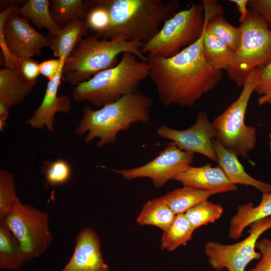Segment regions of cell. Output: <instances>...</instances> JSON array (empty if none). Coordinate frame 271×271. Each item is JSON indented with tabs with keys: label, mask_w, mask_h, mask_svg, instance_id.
Masks as SVG:
<instances>
[{
	"label": "cell",
	"mask_w": 271,
	"mask_h": 271,
	"mask_svg": "<svg viewBox=\"0 0 271 271\" xmlns=\"http://www.w3.org/2000/svg\"><path fill=\"white\" fill-rule=\"evenodd\" d=\"M176 214L161 197L148 201L143 206L137 218L140 225H153L163 232L173 223Z\"/></svg>",
	"instance_id": "cell-23"
},
{
	"label": "cell",
	"mask_w": 271,
	"mask_h": 271,
	"mask_svg": "<svg viewBox=\"0 0 271 271\" xmlns=\"http://www.w3.org/2000/svg\"><path fill=\"white\" fill-rule=\"evenodd\" d=\"M206 28L234 52L238 50L241 41V29L239 27H236L230 24L222 15L210 18L207 22Z\"/></svg>",
	"instance_id": "cell-28"
},
{
	"label": "cell",
	"mask_w": 271,
	"mask_h": 271,
	"mask_svg": "<svg viewBox=\"0 0 271 271\" xmlns=\"http://www.w3.org/2000/svg\"><path fill=\"white\" fill-rule=\"evenodd\" d=\"M202 49L206 62L212 68L227 71L231 67L234 52L206 27L203 36Z\"/></svg>",
	"instance_id": "cell-22"
},
{
	"label": "cell",
	"mask_w": 271,
	"mask_h": 271,
	"mask_svg": "<svg viewBox=\"0 0 271 271\" xmlns=\"http://www.w3.org/2000/svg\"><path fill=\"white\" fill-rule=\"evenodd\" d=\"M215 194L217 193L215 192L184 186L161 197L177 215L185 213L191 207Z\"/></svg>",
	"instance_id": "cell-24"
},
{
	"label": "cell",
	"mask_w": 271,
	"mask_h": 271,
	"mask_svg": "<svg viewBox=\"0 0 271 271\" xmlns=\"http://www.w3.org/2000/svg\"><path fill=\"white\" fill-rule=\"evenodd\" d=\"M152 105L151 98L138 91L98 110L85 105L83 117L74 132L78 136L86 134V143L98 139V148L114 144L117 133L129 129L131 124L149 122Z\"/></svg>",
	"instance_id": "cell-2"
},
{
	"label": "cell",
	"mask_w": 271,
	"mask_h": 271,
	"mask_svg": "<svg viewBox=\"0 0 271 271\" xmlns=\"http://www.w3.org/2000/svg\"><path fill=\"white\" fill-rule=\"evenodd\" d=\"M19 6L10 5L0 13V47L5 67L12 69L19 68V58L40 56L52 42V38L36 31L15 12Z\"/></svg>",
	"instance_id": "cell-9"
},
{
	"label": "cell",
	"mask_w": 271,
	"mask_h": 271,
	"mask_svg": "<svg viewBox=\"0 0 271 271\" xmlns=\"http://www.w3.org/2000/svg\"><path fill=\"white\" fill-rule=\"evenodd\" d=\"M260 77V68L253 70L247 76L237 99L212 122L215 139L237 156L246 157L256 144V129L245 124V116Z\"/></svg>",
	"instance_id": "cell-7"
},
{
	"label": "cell",
	"mask_w": 271,
	"mask_h": 271,
	"mask_svg": "<svg viewBox=\"0 0 271 271\" xmlns=\"http://www.w3.org/2000/svg\"><path fill=\"white\" fill-rule=\"evenodd\" d=\"M248 7L261 17L271 31V0H249Z\"/></svg>",
	"instance_id": "cell-36"
},
{
	"label": "cell",
	"mask_w": 271,
	"mask_h": 271,
	"mask_svg": "<svg viewBox=\"0 0 271 271\" xmlns=\"http://www.w3.org/2000/svg\"><path fill=\"white\" fill-rule=\"evenodd\" d=\"M0 222L18 240L25 262L41 255L53 240L48 213L29 204H22Z\"/></svg>",
	"instance_id": "cell-10"
},
{
	"label": "cell",
	"mask_w": 271,
	"mask_h": 271,
	"mask_svg": "<svg viewBox=\"0 0 271 271\" xmlns=\"http://www.w3.org/2000/svg\"><path fill=\"white\" fill-rule=\"evenodd\" d=\"M239 22L240 44L226 72L238 87H242L253 70L271 63V31L261 17L249 8L245 18Z\"/></svg>",
	"instance_id": "cell-8"
},
{
	"label": "cell",
	"mask_w": 271,
	"mask_h": 271,
	"mask_svg": "<svg viewBox=\"0 0 271 271\" xmlns=\"http://www.w3.org/2000/svg\"><path fill=\"white\" fill-rule=\"evenodd\" d=\"M265 103H269L270 104H271V97L269 98V99H268L266 102H265Z\"/></svg>",
	"instance_id": "cell-41"
},
{
	"label": "cell",
	"mask_w": 271,
	"mask_h": 271,
	"mask_svg": "<svg viewBox=\"0 0 271 271\" xmlns=\"http://www.w3.org/2000/svg\"><path fill=\"white\" fill-rule=\"evenodd\" d=\"M88 29L84 20H73L68 23L58 36L52 38L50 48L53 55L65 61L80 41L87 36Z\"/></svg>",
	"instance_id": "cell-20"
},
{
	"label": "cell",
	"mask_w": 271,
	"mask_h": 271,
	"mask_svg": "<svg viewBox=\"0 0 271 271\" xmlns=\"http://www.w3.org/2000/svg\"><path fill=\"white\" fill-rule=\"evenodd\" d=\"M33 86L19 68L0 69V102L9 108L23 102L32 92Z\"/></svg>",
	"instance_id": "cell-18"
},
{
	"label": "cell",
	"mask_w": 271,
	"mask_h": 271,
	"mask_svg": "<svg viewBox=\"0 0 271 271\" xmlns=\"http://www.w3.org/2000/svg\"><path fill=\"white\" fill-rule=\"evenodd\" d=\"M173 180L180 182L184 186L217 194L237 190V186L229 181L219 166L213 167L210 164L197 167L190 166Z\"/></svg>",
	"instance_id": "cell-16"
},
{
	"label": "cell",
	"mask_w": 271,
	"mask_h": 271,
	"mask_svg": "<svg viewBox=\"0 0 271 271\" xmlns=\"http://www.w3.org/2000/svg\"><path fill=\"white\" fill-rule=\"evenodd\" d=\"M142 44L129 41L123 36L109 40L100 38L96 34L87 36L65 60L62 80L76 86L114 66L118 63V56L125 52L147 62V57L141 50Z\"/></svg>",
	"instance_id": "cell-4"
},
{
	"label": "cell",
	"mask_w": 271,
	"mask_h": 271,
	"mask_svg": "<svg viewBox=\"0 0 271 271\" xmlns=\"http://www.w3.org/2000/svg\"><path fill=\"white\" fill-rule=\"evenodd\" d=\"M10 108L3 103L0 102V129L2 130L6 124Z\"/></svg>",
	"instance_id": "cell-39"
},
{
	"label": "cell",
	"mask_w": 271,
	"mask_h": 271,
	"mask_svg": "<svg viewBox=\"0 0 271 271\" xmlns=\"http://www.w3.org/2000/svg\"><path fill=\"white\" fill-rule=\"evenodd\" d=\"M39 64L32 58H19V67L22 75L33 85L40 74Z\"/></svg>",
	"instance_id": "cell-35"
},
{
	"label": "cell",
	"mask_w": 271,
	"mask_h": 271,
	"mask_svg": "<svg viewBox=\"0 0 271 271\" xmlns=\"http://www.w3.org/2000/svg\"><path fill=\"white\" fill-rule=\"evenodd\" d=\"M157 133L163 138L171 140L183 151L200 154L217 162L214 147L215 134L205 111H199L195 123L186 129L177 130L162 125L158 128Z\"/></svg>",
	"instance_id": "cell-13"
},
{
	"label": "cell",
	"mask_w": 271,
	"mask_h": 271,
	"mask_svg": "<svg viewBox=\"0 0 271 271\" xmlns=\"http://www.w3.org/2000/svg\"><path fill=\"white\" fill-rule=\"evenodd\" d=\"M223 213L221 205L204 200L190 208L184 214L195 229L218 219Z\"/></svg>",
	"instance_id": "cell-31"
},
{
	"label": "cell",
	"mask_w": 271,
	"mask_h": 271,
	"mask_svg": "<svg viewBox=\"0 0 271 271\" xmlns=\"http://www.w3.org/2000/svg\"><path fill=\"white\" fill-rule=\"evenodd\" d=\"M50 2L48 0H29L19 6L15 12L27 19L39 29L45 28L51 38L58 36L62 30L53 20L50 11Z\"/></svg>",
	"instance_id": "cell-21"
},
{
	"label": "cell",
	"mask_w": 271,
	"mask_h": 271,
	"mask_svg": "<svg viewBox=\"0 0 271 271\" xmlns=\"http://www.w3.org/2000/svg\"><path fill=\"white\" fill-rule=\"evenodd\" d=\"M64 59H51L42 61L39 64L40 74L50 80L57 74Z\"/></svg>",
	"instance_id": "cell-37"
},
{
	"label": "cell",
	"mask_w": 271,
	"mask_h": 271,
	"mask_svg": "<svg viewBox=\"0 0 271 271\" xmlns=\"http://www.w3.org/2000/svg\"><path fill=\"white\" fill-rule=\"evenodd\" d=\"M229 2L234 4L240 15L239 21L243 20L246 16L248 8V4L249 0H230Z\"/></svg>",
	"instance_id": "cell-38"
},
{
	"label": "cell",
	"mask_w": 271,
	"mask_h": 271,
	"mask_svg": "<svg viewBox=\"0 0 271 271\" xmlns=\"http://www.w3.org/2000/svg\"><path fill=\"white\" fill-rule=\"evenodd\" d=\"M89 9L84 21L88 29L96 32L100 38L106 33L110 25L109 10L105 0L88 1Z\"/></svg>",
	"instance_id": "cell-30"
},
{
	"label": "cell",
	"mask_w": 271,
	"mask_h": 271,
	"mask_svg": "<svg viewBox=\"0 0 271 271\" xmlns=\"http://www.w3.org/2000/svg\"><path fill=\"white\" fill-rule=\"evenodd\" d=\"M16 194L14 176L4 169L0 170V221L21 205Z\"/></svg>",
	"instance_id": "cell-29"
},
{
	"label": "cell",
	"mask_w": 271,
	"mask_h": 271,
	"mask_svg": "<svg viewBox=\"0 0 271 271\" xmlns=\"http://www.w3.org/2000/svg\"><path fill=\"white\" fill-rule=\"evenodd\" d=\"M214 147L218 166L222 169L229 181L235 185L250 186L258 189L262 194L271 192V184L257 180L250 176L239 161L237 156L225 148L217 139Z\"/></svg>",
	"instance_id": "cell-17"
},
{
	"label": "cell",
	"mask_w": 271,
	"mask_h": 271,
	"mask_svg": "<svg viewBox=\"0 0 271 271\" xmlns=\"http://www.w3.org/2000/svg\"><path fill=\"white\" fill-rule=\"evenodd\" d=\"M110 25L101 38L123 36L143 44L158 33L163 24L177 12V1L105 0Z\"/></svg>",
	"instance_id": "cell-3"
},
{
	"label": "cell",
	"mask_w": 271,
	"mask_h": 271,
	"mask_svg": "<svg viewBox=\"0 0 271 271\" xmlns=\"http://www.w3.org/2000/svg\"><path fill=\"white\" fill-rule=\"evenodd\" d=\"M216 3L203 0L177 12L165 22L154 37L142 44V52L170 57L195 42L201 36Z\"/></svg>",
	"instance_id": "cell-6"
},
{
	"label": "cell",
	"mask_w": 271,
	"mask_h": 271,
	"mask_svg": "<svg viewBox=\"0 0 271 271\" xmlns=\"http://www.w3.org/2000/svg\"><path fill=\"white\" fill-rule=\"evenodd\" d=\"M138 59L132 53H123L114 66L75 86L73 98L102 107L138 91L140 83L149 77L150 71L148 62Z\"/></svg>",
	"instance_id": "cell-5"
},
{
	"label": "cell",
	"mask_w": 271,
	"mask_h": 271,
	"mask_svg": "<svg viewBox=\"0 0 271 271\" xmlns=\"http://www.w3.org/2000/svg\"><path fill=\"white\" fill-rule=\"evenodd\" d=\"M65 61H63L56 75L49 80L43 99L33 115L26 123L33 128H46L54 133V121L57 112L67 113L70 111V100L67 95H58V88L62 78Z\"/></svg>",
	"instance_id": "cell-14"
},
{
	"label": "cell",
	"mask_w": 271,
	"mask_h": 271,
	"mask_svg": "<svg viewBox=\"0 0 271 271\" xmlns=\"http://www.w3.org/2000/svg\"><path fill=\"white\" fill-rule=\"evenodd\" d=\"M25 262L20 243L9 228L0 222V267L18 270Z\"/></svg>",
	"instance_id": "cell-25"
},
{
	"label": "cell",
	"mask_w": 271,
	"mask_h": 271,
	"mask_svg": "<svg viewBox=\"0 0 271 271\" xmlns=\"http://www.w3.org/2000/svg\"><path fill=\"white\" fill-rule=\"evenodd\" d=\"M194 153L180 149L173 142L151 162L137 168L126 170H112L124 179L131 180L147 177L155 187L160 188L169 180L185 171L192 163Z\"/></svg>",
	"instance_id": "cell-12"
},
{
	"label": "cell",
	"mask_w": 271,
	"mask_h": 271,
	"mask_svg": "<svg viewBox=\"0 0 271 271\" xmlns=\"http://www.w3.org/2000/svg\"><path fill=\"white\" fill-rule=\"evenodd\" d=\"M60 271H109L102 257L99 237L93 229L84 228L76 235L73 254Z\"/></svg>",
	"instance_id": "cell-15"
},
{
	"label": "cell",
	"mask_w": 271,
	"mask_h": 271,
	"mask_svg": "<svg viewBox=\"0 0 271 271\" xmlns=\"http://www.w3.org/2000/svg\"><path fill=\"white\" fill-rule=\"evenodd\" d=\"M261 254L260 260L249 271H271V240L263 238L257 241L256 245Z\"/></svg>",
	"instance_id": "cell-34"
},
{
	"label": "cell",
	"mask_w": 271,
	"mask_h": 271,
	"mask_svg": "<svg viewBox=\"0 0 271 271\" xmlns=\"http://www.w3.org/2000/svg\"><path fill=\"white\" fill-rule=\"evenodd\" d=\"M43 171L47 183L52 186L66 183L71 176L70 164L62 159L46 162Z\"/></svg>",
	"instance_id": "cell-32"
},
{
	"label": "cell",
	"mask_w": 271,
	"mask_h": 271,
	"mask_svg": "<svg viewBox=\"0 0 271 271\" xmlns=\"http://www.w3.org/2000/svg\"><path fill=\"white\" fill-rule=\"evenodd\" d=\"M248 236L241 241L232 244H224L208 241L204 251L210 266L221 271H245L248 263L261 258L259 252L255 250L259 236L271 228V217L258 220L249 225Z\"/></svg>",
	"instance_id": "cell-11"
},
{
	"label": "cell",
	"mask_w": 271,
	"mask_h": 271,
	"mask_svg": "<svg viewBox=\"0 0 271 271\" xmlns=\"http://www.w3.org/2000/svg\"><path fill=\"white\" fill-rule=\"evenodd\" d=\"M259 68L260 80L254 91L260 95L258 103L262 105L271 97V63Z\"/></svg>",
	"instance_id": "cell-33"
},
{
	"label": "cell",
	"mask_w": 271,
	"mask_h": 271,
	"mask_svg": "<svg viewBox=\"0 0 271 271\" xmlns=\"http://www.w3.org/2000/svg\"><path fill=\"white\" fill-rule=\"evenodd\" d=\"M269 150L271 154V124H270V132L269 133Z\"/></svg>",
	"instance_id": "cell-40"
},
{
	"label": "cell",
	"mask_w": 271,
	"mask_h": 271,
	"mask_svg": "<svg viewBox=\"0 0 271 271\" xmlns=\"http://www.w3.org/2000/svg\"><path fill=\"white\" fill-rule=\"evenodd\" d=\"M219 14V9L213 8L200 37L177 54L170 57L147 55L149 77L156 85L159 99L165 106L192 107L220 81L223 71L207 63L202 49L207 22Z\"/></svg>",
	"instance_id": "cell-1"
},
{
	"label": "cell",
	"mask_w": 271,
	"mask_h": 271,
	"mask_svg": "<svg viewBox=\"0 0 271 271\" xmlns=\"http://www.w3.org/2000/svg\"><path fill=\"white\" fill-rule=\"evenodd\" d=\"M270 216L271 192L262 194L260 202L255 207L252 202L239 206L236 213L230 220L229 237L232 239H238L242 236L244 229L250 224Z\"/></svg>",
	"instance_id": "cell-19"
},
{
	"label": "cell",
	"mask_w": 271,
	"mask_h": 271,
	"mask_svg": "<svg viewBox=\"0 0 271 271\" xmlns=\"http://www.w3.org/2000/svg\"><path fill=\"white\" fill-rule=\"evenodd\" d=\"M195 230L184 213L177 214L170 227L163 232L161 248L173 251L181 245H186L192 239Z\"/></svg>",
	"instance_id": "cell-27"
},
{
	"label": "cell",
	"mask_w": 271,
	"mask_h": 271,
	"mask_svg": "<svg viewBox=\"0 0 271 271\" xmlns=\"http://www.w3.org/2000/svg\"><path fill=\"white\" fill-rule=\"evenodd\" d=\"M50 2V11L52 18L61 28L62 26L64 27L70 21L84 20L89 9L88 1L52 0Z\"/></svg>",
	"instance_id": "cell-26"
}]
</instances>
